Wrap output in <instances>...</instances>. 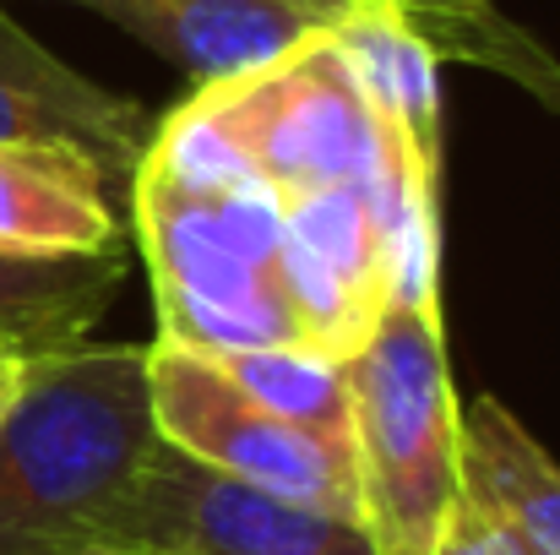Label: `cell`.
<instances>
[{
  "label": "cell",
  "instance_id": "obj_1",
  "mask_svg": "<svg viewBox=\"0 0 560 555\" xmlns=\"http://www.w3.org/2000/svg\"><path fill=\"white\" fill-rule=\"evenodd\" d=\"M131 201L159 294V344L196 355H311L283 278V201L250 181L186 104L159 115L153 148L131 175Z\"/></svg>",
  "mask_w": 560,
  "mask_h": 555
},
{
  "label": "cell",
  "instance_id": "obj_2",
  "mask_svg": "<svg viewBox=\"0 0 560 555\" xmlns=\"http://www.w3.org/2000/svg\"><path fill=\"white\" fill-rule=\"evenodd\" d=\"M164 447L148 392V344L33 355L0 419V555H77Z\"/></svg>",
  "mask_w": 560,
  "mask_h": 555
},
{
  "label": "cell",
  "instance_id": "obj_3",
  "mask_svg": "<svg viewBox=\"0 0 560 555\" xmlns=\"http://www.w3.org/2000/svg\"><path fill=\"white\" fill-rule=\"evenodd\" d=\"M392 300L349 360L360 523L375 555H435L463 501V403L441 322V223H408Z\"/></svg>",
  "mask_w": 560,
  "mask_h": 555
},
{
  "label": "cell",
  "instance_id": "obj_4",
  "mask_svg": "<svg viewBox=\"0 0 560 555\" xmlns=\"http://www.w3.org/2000/svg\"><path fill=\"white\" fill-rule=\"evenodd\" d=\"M186 109L278 201H300L338 185H392L408 207L441 212V190L408 175L332 27L311 33L305 44L245 77L196 88Z\"/></svg>",
  "mask_w": 560,
  "mask_h": 555
},
{
  "label": "cell",
  "instance_id": "obj_5",
  "mask_svg": "<svg viewBox=\"0 0 560 555\" xmlns=\"http://www.w3.org/2000/svg\"><path fill=\"white\" fill-rule=\"evenodd\" d=\"M104 545L142 555H375L360 523L245 485L170 441L109 518Z\"/></svg>",
  "mask_w": 560,
  "mask_h": 555
},
{
  "label": "cell",
  "instance_id": "obj_6",
  "mask_svg": "<svg viewBox=\"0 0 560 555\" xmlns=\"http://www.w3.org/2000/svg\"><path fill=\"white\" fill-rule=\"evenodd\" d=\"M148 392H153V425L175 452L201 458V463H212L245 485H261L272 496H289L300 507L360 523V474L349 463H338L332 452H322L294 425H283L278 414H267L207 355L153 338L148 344Z\"/></svg>",
  "mask_w": 560,
  "mask_h": 555
},
{
  "label": "cell",
  "instance_id": "obj_7",
  "mask_svg": "<svg viewBox=\"0 0 560 555\" xmlns=\"http://www.w3.org/2000/svg\"><path fill=\"white\" fill-rule=\"evenodd\" d=\"M408 223H441V212L408 207L392 185H338L283 201V278L311 355L354 360L371 344Z\"/></svg>",
  "mask_w": 560,
  "mask_h": 555
},
{
  "label": "cell",
  "instance_id": "obj_8",
  "mask_svg": "<svg viewBox=\"0 0 560 555\" xmlns=\"http://www.w3.org/2000/svg\"><path fill=\"white\" fill-rule=\"evenodd\" d=\"M153 131L159 115L49 55L0 5V148L71 153L120 181L137 175V164L153 148Z\"/></svg>",
  "mask_w": 560,
  "mask_h": 555
},
{
  "label": "cell",
  "instance_id": "obj_9",
  "mask_svg": "<svg viewBox=\"0 0 560 555\" xmlns=\"http://www.w3.org/2000/svg\"><path fill=\"white\" fill-rule=\"evenodd\" d=\"M104 16L180 66L196 88L245 77L332 27L305 0H126Z\"/></svg>",
  "mask_w": 560,
  "mask_h": 555
},
{
  "label": "cell",
  "instance_id": "obj_10",
  "mask_svg": "<svg viewBox=\"0 0 560 555\" xmlns=\"http://www.w3.org/2000/svg\"><path fill=\"white\" fill-rule=\"evenodd\" d=\"M120 218L109 175L49 148H0V251L5 256H109Z\"/></svg>",
  "mask_w": 560,
  "mask_h": 555
},
{
  "label": "cell",
  "instance_id": "obj_11",
  "mask_svg": "<svg viewBox=\"0 0 560 555\" xmlns=\"http://www.w3.org/2000/svg\"><path fill=\"white\" fill-rule=\"evenodd\" d=\"M371 93L381 126L392 131L408 175L441 190V55L408 27L397 0H371L332 27Z\"/></svg>",
  "mask_w": 560,
  "mask_h": 555
},
{
  "label": "cell",
  "instance_id": "obj_12",
  "mask_svg": "<svg viewBox=\"0 0 560 555\" xmlns=\"http://www.w3.org/2000/svg\"><path fill=\"white\" fill-rule=\"evenodd\" d=\"M463 490L528 555H560V463L501 403H463Z\"/></svg>",
  "mask_w": 560,
  "mask_h": 555
},
{
  "label": "cell",
  "instance_id": "obj_13",
  "mask_svg": "<svg viewBox=\"0 0 560 555\" xmlns=\"http://www.w3.org/2000/svg\"><path fill=\"white\" fill-rule=\"evenodd\" d=\"M126 256H5L0 251V338L22 355L77 349L115 305Z\"/></svg>",
  "mask_w": 560,
  "mask_h": 555
},
{
  "label": "cell",
  "instance_id": "obj_14",
  "mask_svg": "<svg viewBox=\"0 0 560 555\" xmlns=\"http://www.w3.org/2000/svg\"><path fill=\"white\" fill-rule=\"evenodd\" d=\"M234 386H245L267 414L311 436L322 452L354 469V386L349 360H322L305 349H229L207 355ZM360 474V469H354Z\"/></svg>",
  "mask_w": 560,
  "mask_h": 555
},
{
  "label": "cell",
  "instance_id": "obj_15",
  "mask_svg": "<svg viewBox=\"0 0 560 555\" xmlns=\"http://www.w3.org/2000/svg\"><path fill=\"white\" fill-rule=\"evenodd\" d=\"M435 555H528V551L512 540V529H506L501 518H490V512L463 490V501L452 507V518H446V529H441V540H435Z\"/></svg>",
  "mask_w": 560,
  "mask_h": 555
},
{
  "label": "cell",
  "instance_id": "obj_16",
  "mask_svg": "<svg viewBox=\"0 0 560 555\" xmlns=\"http://www.w3.org/2000/svg\"><path fill=\"white\" fill-rule=\"evenodd\" d=\"M27 360H33V355H22V349H0V419H5V408L16 403V392H22Z\"/></svg>",
  "mask_w": 560,
  "mask_h": 555
},
{
  "label": "cell",
  "instance_id": "obj_17",
  "mask_svg": "<svg viewBox=\"0 0 560 555\" xmlns=\"http://www.w3.org/2000/svg\"><path fill=\"white\" fill-rule=\"evenodd\" d=\"M305 5H316V11H322V16H327V22L338 27V22H343L349 11H360V5H371V0H305Z\"/></svg>",
  "mask_w": 560,
  "mask_h": 555
},
{
  "label": "cell",
  "instance_id": "obj_18",
  "mask_svg": "<svg viewBox=\"0 0 560 555\" xmlns=\"http://www.w3.org/2000/svg\"><path fill=\"white\" fill-rule=\"evenodd\" d=\"M77 555H142V551H120V545H93V551H77Z\"/></svg>",
  "mask_w": 560,
  "mask_h": 555
},
{
  "label": "cell",
  "instance_id": "obj_19",
  "mask_svg": "<svg viewBox=\"0 0 560 555\" xmlns=\"http://www.w3.org/2000/svg\"><path fill=\"white\" fill-rule=\"evenodd\" d=\"M77 5H93V11H109V5H126V0H77Z\"/></svg>",
  "mask_w": 560,
  "mask_h": 555
},
{
  "label": "cell",
  "instance_id": "obj_20",
  "mask_svg": "<svg viewBox=\"0 0 560 555\" xmlns=\"http://www.w3.org/2000/svg\"><path fill=\"white\" fill-rule=\"evenodd\" d=\"M0 349H11V344H5V338H0Z\"/></svg>",
  "mask_w": 560,
  "mask_h": 555
}]
</instances>
